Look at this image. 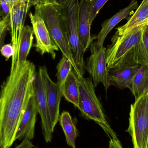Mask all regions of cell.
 Returning <instances> with one entry per match:
<instances>
[{
  "label": "cell",
  "instance_id": "1",
  "mask_svg": "<svg viewBox=\"0 0 148 148\" xmlns=\"http://www.w3.org/2000/svg\"><path fill=\"white\" fill-rule=\"evenodd\" d=\"M36 67L26 60L16 62L0 90V148H10L22 117L34 94Z\"/></svg>",
  "mask_w": 148,
  "mask_h": 148
},
{
  "label": "cell",
  "instance_id": "2",
  "mask_svg": "<svg viewBox=\"0 0 148 148\" xmlns=\"http://www.w3.org/2000/svg\"><path fill=\"white\" fill-rule=\"evenodd\" d=\"M34 6L35 12L44 20L51 38L60 49L62 56L71 62L74 72L79 73L68 40L62 4L58 1L46 0Z\"/></svg>",
  "mask_w": 148,
  "mask_h": 148
},
{
  "label": "cell",
  "instance_id": "3",
  "mask_svg": "<svg viewBox=\"0 0 148 148\" xmlns=\"http://www.w3.org/2000/svg\"><path fill=\"white\" fill-rule=\"evenodd\" d=\"M143 24L131 32L121 36L114 35L111 43L106 49L108 69L119 67L137 65L134 60L135 48L142 35Z\"/></svg>",
  "mask_w": 148,
  "mask_h": 148
},
{
  "label": "cell",
  "instance_id": "4",
  "mask_svg": "<svg viewBox=\"0 0 148 148\" xmlns=\"http://www.w3.org/2000/svg\"><path fill=\"white\" fill-rule=\"evenodd\" d=\"M77 76L80 92L78 109L82 115L87 119L95 122L110 138L117 139L116 134L106 120L101 104L96 95L91 77Z\"/></svg>",
  "mask_w": 148,
  "mask_h": 148
},
{
  "label": "cell",
  "instance_id": "5",
  "mask_svg": "<svg viewBox=\"0 0 148 148\" xmlns=\"http://www.w3.org/2000/svg\"><path fill=\"white\" fill-rule=\"evenodd\" d=\"M63 10L67 36L75 64L81 76L85 73L84 55L85 51L82 47L77 28L78 0H59Z\"/></svg>",
  "mask_w": 148,
  "mask_h": 148
},
{
  "label": "cell",
  "instance_id": "6",
  "mask_svg": "<svg viewBox=\"0 0 148 148\" xmlns=\"http://www.w3.org/2000/svg\"><path fill=\"white\" fill-rule=\"evenodd\" d=\"M126 132L131 136L134 148H146L148 136V90L130 106L129 125Z\"/></svg>",
  "mask_w": 148,
  "mask_h": 148
},
{
  "label": "cell",
  "instance_id": "7",
  "mask_svg": "<svg viewBox=\"0 0 148 148\" xmlns=\"http://www.w3.org/2000/svg\"><path fill=\"white\" fill-rule=\"evenodd\" d=\"M89 47L90 55L87 59L85 69L91 76L95 87L101 83L107 91L111 84L106 61V48L97 42H92Z\"/></svg>",
  "mask_w": 148,
  "mask_h": 148
},
{
  "label": "cell",
  "instance_id": "8",
  "mask_svg": "<svg viewBox=\"0 0 148 148\" xmlns=\"http://www.w3.org/2000/svg\"><path fill=\"white\" fill-rule=\"evenodd\" d=\"M33 4L32 2L19 1L10 5L9 12V29L10 30L11 44L14 49L12 57L11 68L14 66L17 60L19 42L24 26L27 13Z\"/></svg>",
  "mask_w": 148,
  "mask_h": 148
},
{
  "label": "cell",
  "instance_id": "9",
  "mask_svg": "<svg viewBox=\"0 0 148 148\" xmlns=\"http://www.w3.org/2000/svg\"><path fill=\"white\" fill-rule=\"evenodd\" d=\"M44 86L45 95L48 106L52 132L54 129L60 117V107L62 93L58 83L52 81L45 66L39 67Z\"/></svg>",
  "mask_w": 148,
  "mask_h": 148
},
{
  "label": "cell",
  "instance_id": "10",
  "mask_svg": "<svg viewBox=\"0 0 148 148\" xmlns=\"http://www.w3.org/2000/svg\"><path fill=\"white\" fill-rule=\"evenodd\" d=\"M29 16L36 40L35 47L36 51L42 55L49 54L54 60L56 55V51H59V48L51 38L44 20L35 12L34 14L30 12Z\"/></svg>",
  "mask_w": 148,
  "mask_h": 148
},
{
  "label": "cell",
  "instance_id": "11",
  "mask_svg": "<svg viewBox=\"0 0 148 148\" xmlns=\"http://www.w3.org/2000/svg\"><path fill=\"white\" fill-rule=\"evenodd\" d=\"M33 97L41 118L42 129L44 140L47 143L51 142L53 139V132L42 78L39 71L36 73L34 83Z\"/></svg>",
  "mask_w": 148,
  "mask_h": 148
},
{
  "label": "cell",
  "instance_id": "12",
  "mask_svg": "<svg viewBox=\"0 0 148 148\" xmlns=\"http://www.w3.org/2000/svg\"><path fill=\"white\" fill-rule=\"evenodd\" d=\"M38 113V110L33 96L29 101L20 122L16 135V140H21L24 139L31 140L34 139Z\"/></svg>",
  "mask_w": 148,
  "mask_h": 148
},
{
  "label": "cell",
  "instance_id": "13",
  "mask_svg": "<svg viewBox=\"0 0 148 148\" xmlns=\"http://www.w3.org/2000/svg\"><path fill=\"white\" fill-rule=\"evenodd\" d=\"M141 67V65H134L109 69L110 84L121 89L129 88L130 90L133 79Z\"/></svg>",
  "mask_w": 148,
  "mask_h": 148
},
{
  "label": "cell",
  "instance_id": "14",
  "mask_svg": "<svg viewBox=\"0 0 148 148\" xmlns=\"http://www.w3.org/2000/svg\"><path fill=\"white\" fill-rule=\"evenodd\" d=\"M88 0H80L78 4L77 28L80 42L84 51L89 47L93 38L90 35V26Z\"/></svg>",
  "mask_w": 148,
  "mask_h": 148
},
{
  "label": "cell",
  "instance_id": "15",
  "mask_svg": "<svg viewBox=\"0 0 148 148\" xmlns=\"http://www.w3.org/2000/svg\"><path fill=\"white\" fill-rule=\"evenodd\" d=\"M138 7L137 0H131L129 4L126 8L121 10L119 12L110 19L104 21L101 25V29L97 37V42L103 45L105 39L112 29L123 19H127L132 14L134 10Z\"/></svg>",
  "mask_w": 148,
  "mask_h": 148
},
{
  "label": "cell",
  "instance_id": "16",
  "mask_svg": "<svg viewBox=\"0 0 148 148\" xmlns=\"http://www.w3.org/2000/svg\"><path fill=\"white\" fill-rule=\"evenodd\" d=\"M148 22V0H143L127 23L116 28L114 35L121 36L127 34Z\"/></svg>",
  "mask_w": 148,
  "mask_h": 148
},
{
  "label": "cell",
  "instance_id": "17",
  "mask_svg": "<svg viewBox=\"0 0 148 148\" xmlns=\"http://www.w3.org/2000/svg\"><path fill=\"white\" fill-rule=\"evenodd\" d=\"M62 92V96L78 108L80 92L77 76L74 70H72L65 81Z\"/></svg>",
  "mask_w": 148,
  "mask_h": 148
},
{
  "label": "cell",
  "instance_id": "18",
  "mask_svg": "<svg viewBox=\"0 0 148 148\" xmlns=\"http://www.w3.org/2000/svg\"><path fill=\"white\" fill-rule=\"evenodd\" d=\"M59 121L65 134L67 144L73 148H76V139L77 130L70 113L63 111L59 117Z\"/></svg>",
  "mask_w": 148,
  "mask_h": 148
},
{
  "label": "cell",
  "instance_id": "19",
  "mask_svg": "<svg viewBox=\"0 0 148 148\" xmlns=\"http://www.w3.org/2000/svg\"><path fill=\"white\" fill-rule=\"evenodd\" d=\"M34 35L32 27L28 25L24 26L19 42L16 62H23L27 60L33 45Z\"/></svg>",
  "mask_w": 148,
  "mask_h": 148
},
{
  "label": "cell",
  "instance_id": "20",
  "mask_svg": "<svg viewBox=\"0 0 148 148\" xmlns=\"http://www.w3.org/2000/svg\"><path fill=\"white\" fill-rule=\"evenodd\" d=\"M130 91L135 100L148 90V67L141 66L132 81Z\"/></svg>",
  "mask_w": 148,
  "mask_h": 148
},
{
  "label": "cell",
  "instance_id": "21",
  "mask_svg": "<svg viewBox=\"0 0 148 148\" xmlns=\"http://www.w3.org/2000/svg\"><path fill=\"white\" fill-rule=\"evenodd\" d=\"M135 49V64L148 67V22L144 26L141 38Z\"/></svg>",
  "mask_w": 148,
  "mask_h": 148
},
{
  "label": "cell",
  "instance_id": "22",
  "mask_svg": "<svg viewBox=\"0 0 148 148\" xmlns=\"http://www.w3.org/2000/svg\"><path fill=\"white\" fill-rule=\"evenodd\" d=\"M73 68L71 62L66 57L62 56L56 67L57 70L56 73L58 81L57 83L60 86L61 92L63 84L69 75L72 72Z\"/></svg>",
  "mask_w": 148,
  "mask_h": 148
},
{
  "label": "cell",
  "instance_id": "23",
  "mask_svg": "<svg viewBox=\"0 0 148 148\" xmlns=\"http://www.w3.org/2000/svg\"><path fill=\"white\" fill-rule=\"evenodd\" d=\"M109 0H88L89 21L92 24L100 10Z\"/></svg>",
  "mask_w": 148,
  "mask_h": 148
},
{
  "label": "cell",
  "instance_id": "24",
  "mask_svg": "<svg viewBox=\"0 0 148 148\" xmlns=\"http://www.w3.org/2000/svg\"><path fill=\"white\" fill-rule=\"evenodd\" d=\"M9 29V14L0 21V49L3 46L4 39Z\"/></svg>",
  "mask_w": 148,
  "mask_h": 148
},
{
  "label": "cell",
  "instance_id": "25",
  "mask_svg": "<svg viewBox=\"0 0 148 148\" xmlns=\"http://www.w3.org/2000/svg\"><path fill=\"white\" fill-rule=\"evenodd\" d=\"M0 52L6 60H8L10 57L12 58L14 54V49L12 44L3 45L0 49Z\"/></svg>",
  "mask_w": 148,
  "mask_h": 148
},
{
  "label": "cell",
  "instance_id": "26",
  "mask_svg": "<svg viewBox=\"0 0 148 148\" xmlns=\"http://www.w3.org/2000/svg\"><path fill=\"white\" fill-rule=\"evenodd\" d=\"M109 148H123L122 146L121 143L118 138L117 139H113L110 138L109 142Z\"/></svg>",
  "mask_w": 148,
  "mask_h": 148
},
{
  "label": "cell",
  "instance_id": "27",
  "mask_svg": "<svg viewBox=\"0 0 148 148\" xmlns=\"http://www.w3.org/2000/svg\"><path fill=\"white\" fill-rule=\"evenodd\" d=\"M34 147V146L33 145L31 141L27 139H24L23 140L21 143L19 144L15 148H33Z\"/></svg>",
  "mask_w": 148,
  "mask_h": 148
},
{
  "label": "cell",
  "instance_id": "28",
  "mask_svg": "<svg viewBox=\"0 0 148 148\" xmlns=\"http://www.w3.org/2000/svg\"><path fill=\"white\" fill-rule=\"evenodd\" d=\"M19 1L30 2H32L33 4V0H0V3H3L10 5V3H12Z\"/></svg>",
  "mask_w": 148,
  "mask_h": 148
},
{
  "label": "cell",
  "instance_id": "29",
  "mask_svg": "<svg viewBox=\"0 0 148 148\" xmlns=\"http://www.w3.org/2000/svg\"><path fill=\"white\" fill-rule=\"evenodd\" d=\"M0 16H1V17H2V18H3V17H4L3 12L2 10L1 5H0Z\"/></svg>",
  "mask_w": 148,
  "mask_h": 148
},
{
  "label": "cell",
  "instance_id": "30",
  "mask_svg": "<svg viewBox=\"0 0 148 148\" xmlns=\"http://www.w3.org/2000/svg\"><path fill=\"white\" fill-rule=\"evenodd\" d=\"M146 148H148V136L147 138V145H146Z\"/></svg>",
  "mask_w": 148,
  "mask_h": 148
},
{
  "label": "cell",
  "instance_id": "31",
  "mask_svg": "<svg viewBox=\"0 0 148 148\" xmlns=\"http://www.w3.org/2000/svg\"><path fill=\"white\" fill-rule=\"evenodd\" d=\"M34 148H40L38 147H34Z\"/></svg>",
  "mask_w": 148,
  "mask_h": 148
},
{
  "label": "cell",
  "instance_id": "32",
  "mask_svg": "<svg viewBox=\"0 0 148 148\" xmlns=\"http://www.w3.org/2000/svg\"><path fill=\"white\" fill-rule=\"evenodd\" d=\"M50 1H57V0H50Z\"/></svg>",
  "mask_w": 148,
  "mask_h": 148
},
{
  "label": "cell",
  "instance_id": "33",
  "mask_svg": "<svg viewBox=\"0 0 148 148\" xmlns=\"http://www.w3.org/2000/svg\"><path fill=\"white\" fill-rule=\"evenodd\" d=\"M1 18L0 17V21H1Z\"/></svg>",
  "mask_w": 148,
  "mask_h": 148
}]
</instances>
